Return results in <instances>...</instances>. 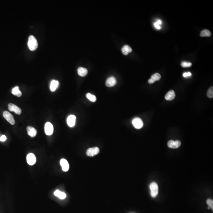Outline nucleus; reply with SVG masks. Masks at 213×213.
<instances>
[{
	"label": "nucleus",
	"instance_id": "obj_30",
	"mask_svg": "<svg viewBox=\"0 0 213 213\" xmlns=\"http://www.w3.org/2000/svg\"><path fill=\"white\" fill-rule=\"evenodd\" d=\"M210 207H209V206L208 207V209H210Z\"/></svg>",
	"mask_w": 213,
	"mask_h": 213
},
{
	"label": "nucleus",
	"instance_id": "obj_29",
	"mask_svg": "<svg viewBox=\"0 0 213 213\" xmlns=\"http://www.w3.org/2000/svg\"><path fill=\"white\" fill-rule=\"evenodd\" d=\"M157 23L159 25H161V23H162V22L161 21V20H157Z\"/></svg>",
	"mask_w": 213,
	"mask_h": 213
},
{
	"label": "nucleus",
	"instance_id": "obj_16",
	"mask_svg": "<svg viewBox=\"0 0 213 213\" xmlns=\"http://www.w3.org/2000/svg\"><path fill=\"white\" fill-rule=\"evenodd\" d=\"M176 95L175 92L173 90H171L168 92L165 96V99L168 101H171L174 100L175 98Z\"/></svg>",
	"mask_w": 213,
	"mask_h": 213
},
{
	"label": "nucleus",
	"instance_id": "obj_7",
	"mask_svg": "<svg viewBox=\"0 0 213 213\" xmlns=\"http://www.w3.org/2000/svg\"><path fill=\"white\" fill-rule=\"evenodd\" d=\"M27 162L30 165H33L36 161V156L32 153L28 154L27 156Z\"/></svg>",
	"mask_w": 213,
	"mask_h": 213
},
{
	"label": "nucleus",
	"instance_id": "obj_18",
	"mask_svg": "<svg viewBox=\"0 0 213 213\" xmlns=\"http://www.w3.org/2000/svg\"><path fill=\"white\" fill-rule=\"evenodd\" d=\"M132 48L128 45H125L122 49V53L125 55H127L129 53L132 52Z\"/></svg>",
	"mask_w": 213,
	"mask_h": 213
},
{
	"label": "nucleus",
	"instance_id": "obj_13",
	"mask_svg": "<svg viewBox=\"0 0 213 213\" xmlns=\"http://www.w3.org/2000/svg\"><path fill=\"white\" fill-rule=\"evenodd\" d=\"M28 134L29 136L32 137H34L36 135L37 131L36 130L34 127L31 126H28L27 128Z\"/></svg>",
	"mask_w": 213,
	"mask_h": 213
},
{
	"label": "nucleus",
	"instance_id": "obj_27",
	"mask_svg": "<svg viewBox=\"0 0 213 213\" xmlns=\"http://www.w3.org/2000/svg\"><path fill=\"white\" fill-rule=\"evenodd\" d=\"M154 25L155 28H157V29L160 30L161 29V27L160 26V25L157 23V22H156L154 23Z\"/></svg>",
	"mask_w": 213,
	"mask_h": 213
},
{
	"label": "nucleus",
	"instance_id": "obj_22",
	"mask_svg": "<svg viewBox=\"0 0 213 213\" xmlns=\"http://www.w3.org/2000/svg\"><path fill=\"white\" fill-rule=\"evenodd\" d=\"M86 97L89 100L91 101V102H94L96 101V98L95 96L91 94V93H89L87 94Z\"/></svg>",
	"mask_w": 213,
	"mask_h": 213
},
{
	"label": "nucleus",
	"instance_id": "obj_23",
	"mask_svg": "<svg viewBox=\"0 0 213 213\" xmlns=\"http://www.w3.org/2000/svg\"><path fill=\"white\" fill-rule=\"evenodd\" d=\"M192 63L188 62H182L181 63V65L183 68H189L192 66Z\"/></svg>",
	"mask_w": 213,
	"mask_h": 213
},
{
	"label": "nucleus",
	"instance_id": "obj_6",
	"mask_svg": "<svg viewBox=\"0 0 213 213\" xmlns=\"http://www.w3.org/2000/svg\"><path fill=\"white\" fill-rule=\"evenodd\" d=\"M132 124L134 127L137 129H141L143 125V121L139 118H135L132 121Z\"/></svg>",
	"mask_w": 213,
	"mask_h": 213
},
{
	"label": "nucleus",
	"instance_id": "obj_1",
	"mask_svg": "<svg viewBox=\"0 0 213 213\" xmlns=\"http://www.w3.org/2000/svg\"><path fill=\"white\" fill-rule=\"evenodd\" d=\"M28 46L29 50L32 51L36 50L38 46V41L34 36L32 35L30 36L28 38Z\"/></svg>",
	"mask_w": 213,
	"mask_h": 213
},
{
	"label": "nucleus",
	"instance_id": "obj_17",
	"mask_svg": "<svg viewBox=\"0 0 213 213\" xmlns=\"http://www.w3.org/2000/svg\"><path fill=\"white\" fill-rule=\"evenodd\" d=\"M78 74L81 77H84L88 73V70L86 68L79 67L77 70Z\"/></svg>",
	"mask_w": 213,
	"mask_h": 213
},
{
	"label": "nucleus",
	"instance_id": "obj_14",
	"mask_svg": "<svg viewBox=\"0 0 213 213\" xmlns=\"http://www.w3.org/2000/svg\"><path fill=\"white\" fill-rule=\"evenodd\" d=\"M161 76L159 73H155L152 75L151 78L148 80V82L150 84L154 83L157 80H159L161 79Z\"/></svg>",
	"mask_w": 213,
	"mask_h": 213
},
{
	"label": "nucleus",
	"instance_id": "obj_20",
	"mask_svg": "<svg viewBox=\"0 0 213 213\" xmlns=\"http://www.w3.org/2000/svg\"><path fill=\"white\" fill-rule=\"evenodd\" d=\"M54 195L57 197L61 199H64L66 197V193L64 192H61L59 190H57L56 191L54 192Z\"/></svg>",
	"mask_w": 213,
	"mask_h": 213
},
{
	"label": "nucleus",
	"instance_id": "obj_24",
	"mask_svg": "<svg viewBox=\"0 0 213 213\" xmlns=\"http://www.w3.org/2000/svg\"><path fill=\"white\" fill-rule=\"evenodd\" d=\"M207 95L208 97L210 98H213V87H210L208 90L207 93Z\"/></svg>",
	"mask_w": 213,
	"mask_h": 213
},
{
	"label": "nucleus",
	"instance_id": "obj_28",
	"mask_svg": "<svg viewBox=\"0 0 213 213\" xmlns=\"http://www.w3.org/2000/svg\"><path fill=\"white\" fill-rule=\"evenodd\" d=\"M7 139V137H6L5 136L3 135V136H1V137H0V141H2V142H4V141H5Z\"/></svg>",
	"mask_w": 213,
	"mask_h": 213
},
{
	"label": "nucleus",
	"instance_id": "obj_8",
	"mask_svg": "<svg viewBox=\"0 0 213 213\" xmlns=\"http://www.w3.org/2000/svg\"><path fill=\"white\" fill-rule=\"evenodd\" d=\"M100 152V149L98 147L92 148L87 150V154L89 156L93 157L98 154Z\"/></svg>",
	"mask_w": 213,
	"mask_h": 213
},
{
	"label": "nucleus",
	"instance_id": "obj_12",
	"mask_svg": "<svg viewBox=\"0 0 213 213\" xmlns=\"http://www.w3.org/2000/svg\"><path fill=\"white\" fill-rule=\"evenodd\" d=\"M60 164L63 171L67 172L68 171L69 169V165L67 160L64 159H62L60 160Z\"/></svg>",
	"mask_w": 213,
	"mask_h": 213
},
{
	"label": "nucleus",
	"instance_id": "obj_11",
	"mask_svg": "<svg viewBox=\"0 0 213 213\" xmlns=\"http://www.w3.org/2000/svg\"><path fill=\"white\" fill-rule=\"evenodd\" d=\"M117 83L116 79L113 76L109 77L106 80L105 84L107 87H112L115 85Z\"/></svg>",
	"mask_w": 213,
	"mask_h": 213
},
{
	"label": "nucleus",
	"instance_id": "obj_25",
	"mask_svg": "<svg viewBox=\"0 0 213 213\" xmlns=\"http://www.w3.org/2000/svg\"><path fill=\"white\" fill-rule=\"evenodd\" d=\"M206 203L209 207L213 210V200L210 199H208L206 201Z\"/></svg>",
	"mask_w": 213,
	"mask_h": 213
},
{
	"label": "nucleus",
	"instance_id": "obj_3",
	"mask_svg": "<svg viewBox=\"0 0 213 213\" xmlns=\"http://www.w3.org/2000/svg\"><path fill=\"white\" fill-rule=\"evenodd\" d=\"M3 116L5 119L9 122L11 124H15V120L12 114L8 111H5L3 113Z\"/></svg>",
	"mask_w": 213,
	"mask_h": 213
},
{
	"label": "nucleus",
	"instance_id": "obj_21",
	"mask_svg": "<svg viewBox=\"0 0 213 213\" xmlns=\"http://www.w3.org/2000/svg\"><path fill=\"white\" fill-rule=\"evenodd\" d=\"M211 35L210 31L208 30L204 29L200 32V36L202 37H209Z\"/></svg>",
	"mask_w": 213,
	"mask_h": 213
},
{
	"label": "nucleus",
	"instance_id": "obj_19",
	"mask_svg": "<svg viewBox=\"0 0 213 213\" xmlns=\"http://www.w3.org/2000/svg\"><path fill=\"white\" fill-rule=\"evenodd\" d=\"M12 93L13 95L17 97H20L22 96V93L19 90V87L18 86H16L12 89Z\"/></svg>",
	"mask_w": 213,
	"mask_h": 213
},
{
	"label": "nucleus",
	"instance_id": "obj_26",
	"mask_svg": "<svg viewBox=\"0 0 213 213\" xmlns=\"http://www.w3.org/2000/svg\"><path fill=\"white\" fill-rule=\"evenodd\" d=\"M192 74L190 72H188L184 73L183 74V76L184 77L187 78L188 77H190L191 76Z\"/></svg>",
	"mask_w": 213,
	"mask_h": 213
},
{
	"label": "nucleus",
	"instance_id": "obj_9",
	"mask_svg": "<svg viewBox=\"0 0 213 213\" xmlns=\"http://www.w3.org/2000/svg\"><path fill=\"white\" fill-rule=\"evenodd\" d=\"M181 142L178 140L175 141L173 140H171L168 142L167 143V145L168 147L171 148H174V149L179 147L181 146Z\"/></svg>",
	"mask_w": 213,
	"mask_h": 213
},
{
	"label": "nucleus",
	"instance_id": "obj_4",
	"mask_svg": "<svg viewBox=\"0 0 213 213\" xmlns=\"http://www.w3.org/2000/svg\"><path fill=\"white\" fill-rule=\"evenodd\" d=\"M44 130H45V132L46 134L48 136H51L53 134V131H54L53 125L50 122L46 123L45 127H44Z\"/></svg>",
	"mask_w": 213,
	"mask_h": 213
},
{
	"label": "nucleus",
	"instance_id": "obj_2",
	"mask_svg": "<svg viewBox=\"0 0 213 213\" xmlns=\"http://www.w3.org/2000/svg\"><path fill=\"white\" fill-rule=\"evenodd\" d=\"M150 193L152 197L155 198L156 197L158 194L159 192V188L156 182H152L150 185Z\"/></svg>",
	"mask_w": 213,
	"mask_h": 213
},
{
	"label": "nucleus",
	"instance_id": "obj_10",
	"mask_svg": "<svg viewBox=\"0 0 213 213\" xmlns=\"http://www.w3.org/2000/svg\"><path fill=\"white\" fill-rule=\"evenodd\" d=\"M76 116L74 115H70L67 118V122L68 125L72 127L75 125L76 122Z\"/></svg>",
	"mask_w": 213,
	"mask_h": 213
},
{
	"label": "nucleus",
	"instance_id": "obj_5",
	"mask_svg": "<svg viewBox=\"0 0 213 213\" xmlns=\"http://www.w3.org/2000/svg\"><path fill=\"white\" fill-rule=\"evenodd\" d=\"M8 109L10 111L14 112L15 113L18 115L21 114L22 112L21 108L13 103H10L8 104Z\"/></svg>",
	"mask_w": 213,
	"mask_h": 213
},
{
	"label": "nucleus",
	"instance_id": "obj_15",
	"mask_svg": "<svg viewBox=\"0 0 213 213\" xmlns=\"http://www.w3.org/2000/svg\"><path fill=\"white\" fill-rule=\"evenodd\" d=\"M59 82L58 80H52L51 82L50 85V89L51 91L52 92L55 91L58 88L59 86Z\"/></svg>",
	"mask_w": 213,
	"mask_h": 213
}]
</instances>
